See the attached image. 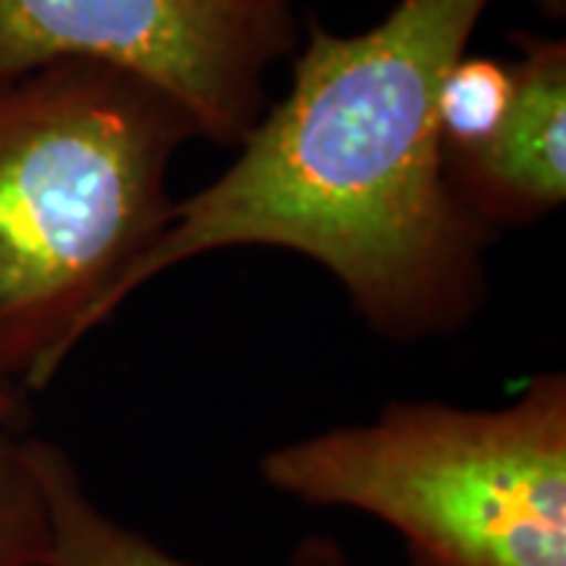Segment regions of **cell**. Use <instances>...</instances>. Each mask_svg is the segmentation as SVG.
Listing matches in <instances>:
<instances>
[{
    "label": "cell",
    "mask_w": 566,
    "mask_h": 566,
    "mask_svg": "<svg viewBox=\"0 0 566 566\" xmlns=\"http://www.w3.org/2000/svg\"><path fill=\"white\" fill-rule=\"evenodd\" d=\"M516 95L497 133L469 151H447L457 199L491 233L532 227L566 202V41L520 39Z\"/></svg>",
    "instance_id": "obj_5"
},
{
    "label": "cell",
    "mask_w": 566,
    "mask_h": 566,
    "mask_svg": "<svg viewBox=\"0 0 566 566\" xmlns=\"http://www.w3.org/2000/svg\"><path fill=\"white\" fill-rule=\"evenodd\" d=\"M48 520L44 566H196L136 528L117 523L92 501L80 469L63 447L20 438ZM290 566H363L331 535H308L293 547Z\"/></svg>",
    "instance_id": "obj_6"
},
{
    "label": "cell",
    "mask_w": 566,
    "mask_h": 566,
    "mask_svg": "<svg viewBox=\"0 0 566 566\" xmlns=\"http://www.w3.org/2000/svg\"><path fill=\"white\" fill-rule=\"evenodd\" d=\"M300 0H0V80L92 61L155 85L196 136L237 148L268 73L303 41Z\"/></svg>",
    "instance_id": "obj_4"
},
{
    "label": "cell",
    "mask_w": 566,
    "mask_h": 566,
    "mask_svg": "<svg viewBox=\"0 0 566 566\" xmlns=\"http://www.w3.org/2000/svg\"><path fill=\"white\" fill-rule=\"evenodd\" d=\"M513 95V63L463 54L450 66L438 92V126L444 139V155L485 145L504 123Z\"/></svg>",
    "instance_id": "obj_7"
},
{
    "label": "cell",
    "mask_w": 566,
    "mask_h": 566,
    "mask_svg": "<svg viewBox=\"0 0 566 566\" xmlns=\"http://www.w3.org/2000/svg\"><path fill=\"white\" fill-rule=\"evenodd\" d=\"M491 3L400 0L356 35L308 22L290 92L264 107L218 180L174 205L161 237L111 290L102 324L170 268L243 245L324 268L394 344L475 322L497 233L447 180L438 92Z\"/></svg>",
    "instance_id": "obj_1"
},
{
    "label": "cell",
    "mask_w": 566,
    "mask_h": 566,
    "mask_svg": "<svg viewBox=\"0 0 566 566\" xmlns=\"http://www.w3.org/2000/svg\"><path fill=\"white\" fill-rule=\"evenodd\" d=\"M192 120L92 61L0 80V378L32 394L102 327L111 290L164 233Z\"/></svg>",
    "instance_id": "obj_2"
},
{
    "label": "cell",
    "mask_w": 566,
    "mask_h": 566,
    "mask_svg": "<svg viewBox=\"0 0 566 566\" xmlns=\"http://www.w3.org/2000/svg\"><path fill=\"white\" fill-rule=\"evenodd\" d=\"M262 479L390 526L409 566H566V375L513 403L394 400L371 422L274 447Z\"/></svg>",
    "instance_id": "obj_3"
},
{
    "label": "cell",
    "mask_w": 566,
    "mask_h": 566,
    "mask_svg": "<svg viewBox=\"0 0 566 566\" xmlns=\"http://www.w3.org/2000/svg\"><path fill=\"white\" fill-rule=\"evenodd\" d=\"M48 520L17 431L0 434V566H44Z\"/></svg>",
    "instance_id": "obj_8"
},
{
    "label": "cell",
    "mask_w": 566,
    "mask_h": 566,
    "mask_svg": "<svg viewBox=\"0 0 566 566\" xmlns=\"http://www.w3.org/2000/svg\"><path fill=\"white\" fill-rule=\"evenodd\" d=\"M22 397H25V394H22L20 387H13L10 381L0 378V434L20 428Z\"/></svg>",
    "instance_id": "obj_9"
}]
</instances>
